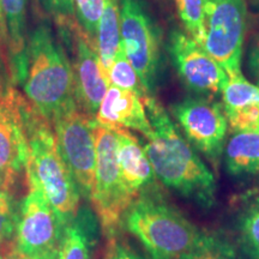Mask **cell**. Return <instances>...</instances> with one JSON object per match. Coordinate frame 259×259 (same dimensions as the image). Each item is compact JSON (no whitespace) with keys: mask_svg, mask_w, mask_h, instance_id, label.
Instances as JSON below:
<instances>
[{"mask_svg":"<svg viewBox=\"0 0 259 259\" xmlns=\"http://www.w3.org/2000/svg\"><path fill=\"white\" fill-rule=\"evenodd\" d=\"M2 97H3V93L0 92V106H2Z\"/></svg>","mask_w":259,"mask_h":259,"instance_id":"cell-33","label":"cell"},{"mask_svg":"<svg viewBox=\"0 0 259 259\" xmlns=\"http://www.w3.org/2000/svg\"><path fill=\"white\" fill-rule=\"evenodd\" d=\"M223 109H239L259 103V87L248 82L242 74L231 77L222 90Z\"/></svg>","mask_w":259,"mask_h":259,"instance_id":"cell-22","label":"cell"},{"mask_svg":"<svg viewBox=\"0 0 259 259\" xmlns=\"http://www.w3.org/2000/svg\"><path fill=\"white\" fill-rule=\"evenodd\" d=\"M120 38L148 96H154L162 76V32L143 0H119Z\"/></svg>","mask_w":259,"mask_h":259,"instance_id":"cell-6","label":"cell"},{"mask_svg":"<svg viewBox=\"0 0 259 259\" xmlns=\"http://www.w3.org/2000/svg\"><path fill=\"white\" fill-rule=\"evenodd\" d=\"M25 97L51 122L76 106L73 71L61 42L48 22H41L28 36Z\"/></svg>","mask_w":259,"mask_h":259,"instance_id":"cell-4","label":"cell"},{"mask_svg":"<svg viewBox=\"0 0 259 259\" xmlns=\"http://www.w3.org/2000/svg\"><path fill=\"white\" fill-rule=\"evenodd\" d=\"M258 2H259V0H258Z\"/></svg>","mask_w":259,"mask_h":259,"instance_id":"cell-36","label":"cell"},{"mask_svg":"<svg viewBox=\"0 0 259 259\" xmlns=\"http://www.w3.org/2000/svg\"><path fill=\"white\" fill-rule=\"evenodd\" d=\"M94 122L95 119L80 111L77 105L52 121L61 156L71 170L80 196L89 202L96 169Z\"/></svg>","mask_w":259,"mask_h":259,"instance_id":"cell-9","label":"cell"},{"mask_svg":"<svg viewBox=\"0 0 259 259\" xmlns=\"http://www.w3.org/2000/svg\"><path fill=\"white\" fill-rule=\"evenodd\" d=\"M5 48H6V32L4 18H3L2 6H0V53H3V58H5Z\"/></svg>","mask_w":259,"mask_h":259,"instance_id":"cell-31","label":"cell"},{"mask_svg":"<svg viewBox=\"0 0 259 259\" xmlns=\"http://www.w3.org/2000/svg\"><path fill=\"white\" fill-rule=\"evenodd\" d=\"M179 259H238L235 251L228 242L213 236L208 244L181 255Z\"/></svg>","mask_w":259,"mask_h":259,"instance_id":"cell-28","label":"cell"},{"mask_svg":"<svg viewBox=\"0 0 259 259\" xmlns=\"http://www.w3.org/2000/svg\"><path fill=\"white\" fill-rule=\"evenodd\" d=\"M27 185L18 205L16 251L24 259H58L64 223L36 181L27 177Z\"/></svg>","mask_w":259,"mask_h":259,"instance_id":"cell-7","label":"cell"},{"mask_svg":"<svg viewBox=\"0 0 259 259\" xmlns=\"http://www.w3.org/2000/svg\"><path fill=\"white\" fill-rule=\"evenodd\" d=\"M225 114L233 132H259V103L225 111Z\"/></svg>","mask_w":259,"mask_h":259,"instance_id":"cell-27","label":"cell"},{"mask_svg":"<svg viewBox=\"0 0 259 259\" xmlns=\"http://www.w3.org/2000/svg\"><path fill=\"white\" fill-rule=\"evenodd\" d=\"M2 108L23 131L28 144L27 177L40 186L61 222H71L80 206V193L71 170L61 156L52 122L14 87H6Z\"/></svg>","mask_w":259,"mask_h":259,"instance_id":"cell-1","label":"cell"},{"mask_svg":"<svg viewBox=\"0 0 259 259\" xmlns=\"http://www.w3.org/2000/svg\"><path fill=\"white\" fill-rule=\"evenodd\" d=\"M99 225L96 213L80 205L76 216L64 226L58 259H92Z\"/></svg>","mask_w":259,"mask_h":259,"instance_id":"cell-17","label":"cell"},{"mask_svg":"<svg viewBox=\"0 0 259 259\" xmlns=\"http://www.w3.org/2000/svg\"><path fill=\"white\" fill-rule=\"evenodd\" d=\"M167 51L187 89L204 95L222 94L228 76L205 48L179 29L170 31Z\"/></svg>","mask_w":259,"mask_h":259,"instance_id":"cell-11","label":"cell"},{"mask_svg":"<svg viewBox=\"0 0 259 259\" xmlns=\"http://www.w3.org/2000/svg\"><path fill=\"white\" fill-rule=\"evenodd\" d=\"M257 85H258V87H259V80H258V82H257Z\"/></svg>","mask_w":259,"mask_h":259,"instance_id":"cell-35","label":"cell"},{"mask_svg":"<svg viewBox=\"0 0 259 259\" xmlns=\"http://www.w3.org/2000/svg\"><path fill=\"white\" fill-rule=\"evenodd\" d=\"M103 259H143L130 246L119 238V235L109 238L107 241Z\"/></svg>","mask_w":259,"mask_h":259,"instance_id":"cell-29","label":"cell"},{"mask_svg":"<svg viewBox=\"0 0 259 259\" xmlns=\"http://www.w3.org/2000/svg\"><path fill=\"white\" fill-rule=\"evenodd\" d=\"M28 144L15 119L0 108V190L14 192L21 178L27 179Z\"/></svg>","mask_w":259,"mask_h":259,"instance_id":"cell-15","label":"cell"},{"mask_svg":"<svg viewBox=\"0 0 259 259\" xmlns=\"http://www.w3.org/2000/svg\"><path fill=\"white\" fill-rule=\"evenodd\" d=\"M96 147L95 184L90 203L107 239L119 235L124 216L135 197L122 180L118 160V139L112 130L94 122Z\"/></svg>","mask_w":259,"mask_h":259,"instance_id":"cell-5","label":"cell"},{"mask_svg":"<svg viewBox=\"0 0 259 259\" xmlns=\"http://www.w3.org/2000/svg\"><path fill=\"white\" fill-rule=\"evenodd\" d=\"M73 45V71L76 102L80 111L95 118L109 85L103 73L96 45L93 44L77 25L72 32L61 35Z\"/></svg>","mask_w":259,"mask_h":259,"instance_id":"cell-12","label":"cell"},{"mask_svg":"<svg viewBox=\"0 0 259 259\" xmlns=\"http://www.w3.org/2000/svg\"><path fill=\"white\" fill-rule=\"evenodd\" d=\"M4 251H5V250H4ZM4 251L0 252V259H3V253H4Z\"/></svg>","mask_w":259,"mask_h":259,"instance_id":"cell-34","label":"cell"},{"mask_svg":"<svg viewBox=\"0 0 259 259\" xmlns=\"http://www.w3.org/2000/svg\"><path fill=\"white\" fill-rule=\"evenodd\" d=\"M170 112L189 143L216 166L229 127L223 107L206 97H189L171 105Z\"/></svg>","mask_w":259,"mask_h":259,"instance_id":"cell-10","label":"cell"},{"mask_svg":"<svg viewBox=\"0 0 259 259\" xmlns=\"http://www.w3.org/2000/svg\"><path fill=\"white\" fill-rule=\"evenodd\" d=\"M238 234L245 254L251 259H259V198L248 204L242 211Z\"/></svg>","mask_w":259,"mask_h":259,"instance_id":"cell-23","label":"cell"},{"mask_svg":"<svg viewBox=\"0 0 259 259\" xmlns=\"http://www.w3.org/2000/svg\"><path fill=\"white\" fill-rule=\"evenodd\" d=\"M181 23L186 34L197 44L204 46L205 31V0H174Z\"/></svg>","mask_w":259,"mask_h":259,"instance_id":"cell-21","label":"cell"},{"mask_svg":"<svg viewBox=\"0 0 259 259\" xmlns=\"http://www.w3.org/2000/svg\"><path fill=\"white\" fill-rule=\"evenodd\" d=\"M225 167L233 177L259 173V132H234L225 147Z\"/></svg>","mask_w":259,"mask_h":259,"instance_id":"cell-18","label":"cell"},{"mask_svg":"<svg viewBox=\"0 0 259 259\" xmlns=\"http://www.w3.org/2000/svg\"><path fill=\"white\" fill-rule=\"evenodd\" d=\"M248 71L252 76L259 80V37L252 44L251 50L248 51Z\"/></svg>","mask_w":259,"mask_h":259,"instance_id":"cell-30","label":"cell"},{"mask_svg":"<svg viewBox=\"0 0 259 259\" xmlns=\"http://www.w3.org/2000/svg\"><path fill=\"white\" fill-rule=\"evenodd\" d=\"M106 78L108 79L111 87H116L119 89L134 92L138 94L141 97H143V99L145 96H148L145 94L141 80L138 78L137 72H136L134 66L126 57L122 45L120 50L116 53L114 60L112 61L111 66L107 70Z\"/></svg>","mask_w":259,"mask_h":259,"instance_id":"cell-20","label":"cell"},{"mask_svg":"<svg viewBox=\"0 0 259 259\" xmlns=\"http://www.w3.org/2000/svg\"><path fill=\"white\" fill-rule=\"evenodd\" d=\"M120 47L121 38L119 0H106L96 36L97 53H99L105 76Z\"/></svg>","mask_w":259,"mask_h":259,"instance_id":"cell-19","label":"cell"},{"mask_svg":"<svg viewBox=\"0 0 259 259\" xmlns=\"http://www.w3.org/2000/svg\"><path fill=\"white\" fill-rule=\"evenodd\" d=\"M94 119L108 128L121 127L137 131L145 139L153 135V126L149 121L143 97L116 87H109L107 90Z\"/></svg>","mask_w":259,"mask_h":259,"instance_id":"cell-13","label":"cell"},{"mask_svg":"<svg viewBox=\"0 0 259 259\" xmlns=\"http://www.w3.org/2000/svg\"><path fill=\"white\" fill-rule=\"evenodd\" d=\"M3 259H24V258L22 257L17 251H16L15 246L12 244L4 251V253H3Z\"/></svg>","mask_w":259,"mask_h":259,"instance_id":"cell-32","label":"cell"},{"mask_svg":"<svg viewBox=\"0 0 259 259\" xmlns=\"http://www.w3.org/2000/svg\"><path fill=\"white\" fill-rule=\"evenodd\" d=\"M77 24L85 36L96 45L97 30L106 0H73Z\"/></svg>","mask_w":259,"mask_h":259,"instance_id":"cell-25","label":"cell"},{"mask_svg":"<svg viewBox=\"0 0 259 259\" xmlns=\"http://www.w3.org/2000/svg\"><path fill=\"white\" fill-rule=\"evenodd\" d=\"M109 130L118 139V160L122 180L136 199L139 194L153 189L157 178L139 139L130 130L121 127Z\"/></svg>","mask_w":259,"mask_h":259,"instance_id":"cell-16","label":"cell"},{"mask_svg":"<svg viewBox=\"0 0 259 259\" xmlns=\"http://www.w3.org/2000/svg\"><path fill=\"white\" fill-rule=\"evenodd\" d=\"M6 32L5 61L14 85H23L28 71L27 0H0Z\"/></svg>","mask_w":259,"mask_h":259,"instance_id":"cell-14","label":"cell"},{"mask_svg":"<svg viewBox=\"0 0 259 259\" xmlns=\"http://www.w3.org/2000/svg\"><path fill=\"white\" fill-rule=\"evenodd\" d=\"M247 29L245 0H205L204 48L225 70L227 76H240Z\"/></svg>","mask_w":259,"mask_h":259,"instance_id":"cell-8","label":"cell"},{"mask_svg":"<svg viewBox=\"0 0 259 259\" xmlns=\"http://www.w3.org/2000/svg\"><path fill=\"white\" fill-rule=\"evenodd\" d=\"M124 227L151 259H179L215 236L193 225L153 189L134 200L124 216Z\"/></svg>","mask_w":259,"mask_h":259,"instance_id":"cell-3","label":"cell"},{"mask_svg":"<svg viewBox=\"0 0 259 259\" xmlns=\"http://www.w3.org/2000/svg\"><path fill=\"white\" fill-rule=\"evenodd\" d=\"M144 106L153 126L144 150L157 180L200 208H212L216 202L212 171L183 137L156 97L145 96Z\"/></svg>","mask_w":259,"mask_h":259,"instance_id":"cell-2","label":"cell"},{"mask_svg":"<svg viewBox=\"0 0 259 259\" xmlns=\"http://www.w3.org/2000/svg\"><path fill=\"white\" fill-rule=\"evenodd\" d=\"M48 19L54 22L60 34H70L77 27L73 0H37Z\"/></svg>","mask_w":259,"mask_h":259,"instance_id":"cell-26","label":"cell"},{"mask_svg":"<svg viewBox=\"0 0 259 259\" xmlns=\"http://www.w3.org/2000/svg\"><path fill=\"white\" fill-rule=\"evenodd\" d=\"M18 205L14 192L0 190V252L14 244L18 219Z\"/></svg>","mask_w":259,"mask_h":259,"instance_id":"cell-24","label":"cell"}]
</instances>
